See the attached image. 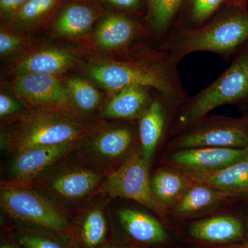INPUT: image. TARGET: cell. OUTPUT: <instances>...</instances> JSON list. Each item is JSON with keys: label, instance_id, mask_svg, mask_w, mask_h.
<instances>
[{"label": "cell", "instance_id": "obj_1", "mask_svg": "<svg viewBox=\"0 0 248 248\" xmlns=\"http://www.w3.org/2000/svg\"><path fill=\"white\" fill-rule=\"evenodd\" d=\"M178 65L169 53L158 48L139 52L125 61L93 65L88 75L115 94L128 86H145L179 104L189 96L183 86Z\"/></svg>", "mask_w": 248, "mask_h": 248}, {"label": "cell", "instance_id": "obj_2", "mask_svg": "<svg viewBox=\"0 0 248 248\" xmlns=\"http://www.w3.org/2000/svg\"><path fill=\"white\" fill-rule=\"evenodd\" d=\"M248 42V10L228 4L200 27L174 26L159 48L177 64L190 54L209 52L231 62Z\"/></svg>", "mask_w": 248, "mask_h": 248}, {"label": "cell", "instance_id": "obj_3", "mask_svg": "<svg viewBox=\"0 0 248 248\" xmlns=\"http://www.w3.org/2000/svg\"><path fill=\"white\" fill-rule=\"evenodd\" d=\"M93 129L80 115L33 109L17 117L1 137V148L14 155L37 147L82 141Z\"/></svg>", "mask_w": 248, "mask_h": 248}, {"label": "cell", "instance_id": "obj_4", "mask_svg": "<svg viewBox=\"0 0 248 248\" xmlns=\"http://www.w3.org/2000/svg\"><path fill=\"white\" fill-rule=\"evenodd\" d=\"M226 105L248 106V42L213 82L176 106L170 136L208 115L217 108Z\"/></svg>", "mask_w": 248, "mask_h": 248}, {"label": "cell", "instance_id": "obj_5", "mask_svg": "<svg viewBox=\"0 0 248 248\" xmlns=\"http://www.w3.org/2000/svg\"><path fill=\"white\" fill-rule=\"evenodd\" d=\"M0 207L10 218L35 229L60 234L71 229L62 207L31 186L1 183Z\"/></svg>", "mask_w": 248, "mask_h": 248}, {"label": "cell", "instance_id": "obj_6", "mask_svg": "<svg viewBox=\"0 0 248 248\" xmlns=\"http://www.w3.org/2000/svg\"><path fill=\"white\" fill-rule=\"evenodd\" d=\"M108 172L84 161L68 164L62 160L30 186L57 203H79L100 192Z\"/></svg>", "mask_w": 248, "mask_h": 248}, {"label": "cell", "instance_id": "obj_7", "mask_svg": "<svg viewBox=\"0 0 248 248\" xmlns=\"http://www.w3.org/2000/svg\"><path fill=\"white\" fill-rule=\"evenodd\" d=\"M170 138V151L205 147L248 148V115L240 118L207 115Z\"/></svg>", "mask_w": 248, "mask_h": 248}, {"label": "cell", "instance_id": "obj_8", "mask_svg": "<svg viewBox=\"0 0 248 248\" xmlns=\"http://www.w3.org/2000/svg\"><path fill=\"white\" fill-rule=\"evenodd\" d=\"M149 167L150 163L143 158L141 151H135L123 163L108 172L100 193L110 198L133 200L161 219H166L168 212L155 200L152 192Z\"/></svg>", "mask_w": 248, "mask_h": 248}, {"label": "cell", "instance_id": "obj_9", "mask_svg": "<svg viewBox=\"0 0 248 248\" xmlns=\"http://www.w3.org/2000/svg\"><path fill=\"white\" fill-rule=\"evenodd\" d=\"M134 141L133 131L128 127H108L92 130L81 141L78 151L88 164L105 170L128 159L135 151H133Z\"/></svg>", "mask_w": 248, "mask_h": 248}, {"label": "cell", "instance_id": "obj_10", "mask_svg": "<svg viewBox=\"0 0 248 248\" xmlns=\"http://www.w3.org/2000/svg\"><path fill=\"white\" fill-rule=\"evenodd\" d=\"M79 141L37 147L13 155L1 183L30 186L54 166L78 151Z\"/></svg>", "mask_w": 248, "mask_h": 248}, {"label": "cell", "instance_id": "obj_11", "mask_svg": "<svg viewBox=\"0 0 248 248\" xmlns=\"http://www.w3.org/2000/svg\"><path fill=\"white\" fill-rule=\"evenodd\" d=\"M12 89L18 98L32 108L78 114L67 86H63L57 76L17 74L12 82Z\"/></svg>", "mask_w": 248, "mask_h": 248}, {"label": "cell", "instance_id": "obj_12", "mask_svg": "<svg viewBox=\"0 0 248 248\" xmlns=\"http://www.w3.org/2000/svg\"><path fill=\"white\" fill-rule=\"evenodd\" d=\"M247 156L248 148L205 147L170 151L166 161L182 172L201 174L216 172Z\"/></svg>", "mask_w": 248, "mask_h": 248}, {"label": "cell", "instance_id": "obj_13", "mask_svg": "<svg viewBox=\"0 0 248 248\" xmlns=\"http://www.w3.org/2000/svg\"><path fill=\"white\" fill-rule=\"evenodd\" d=\"M177 104L156 92L148 109L139 120L140 151L148 163H151L155 151L164 137L168 122H171L173 110Z\"/></svg>", "mask_w": 248, "mask_h": 248}, {"label": "cell", "instance_id": "obj_14", "mask_svg": "<svg viewBox=\"0 0 248 248\" xmlns=\"http://www.w3.org/2000/svg\"><path fill=\"white\" fill-rule=\"evenodd\" d=\"M191 241L210 247L234 244L241 239L242 222L231 215H217L192 222L187 230Z\"/></svg>", "mask_w": 248, "mask_h": 248}, {"label": "cell", "instance_id": "obj_15", "mask_svg": "<svg viewBox=\"0 0 248 248\" xmlns=\"http://www.w3.org/2000/svg\"><path fill=\"white\" fill-rule=\"evenodd\" d=\"M117 217L124 231L136 242L159 245L169 240V235L162 223L145 212L137 209L123 208L119 210Z\"/></svg>", "mask_w": 248, "mask_h": 248}, {"label": "cell", "instance_id": "obj_16", "mask_svg": "<svg viewBox=\"0 0 248 248\" xmlns=\"http://www.w3.org/2000/svg\"><path fill=\"white\" fill-rule=\"evenodd\" d=\"M238 195L195 183L172 208V212L179 218H191L218 208Z\"/></svg>", "mask_w": 248, "mask_h": 248}, {"label": "cell", "instance_id": "obj_17", "mask_svg": "<svg viewBox=\"0 0 248 248\" xmlns=\"http://www.w3.org/2000/svg\"><path fill=\"white\" fill-rule=\"evenodd\" d=\"M151 90L141 86H130L120 90L103 109L101 115L116 120H140L154 98Z\"/></svg>", "mask_w": 248, "mask_h": 248}, {"label": "cell", "instance_id": "obj_18", "mask_svg": "<svg viewBox=\"0 0 248 248\" xmlns=\"http://www.w3.org/2000/svg\"><path fill=\"white\" fill-rule=\"evenodd\" d=\"M78 62L74 54L63 49H42L28 54L16 63L17 74H33L58 76L74 66Z\"/></svg>", "mask_w": 248, "mask_h": 248}, {"label": "cell", "instance_id": "obj_19", "mask_svg": "<svg viewBox=\"0 0 248 248\" xmlns=\"http://www.w3.org/2000/svg\"><path fill=\"white\" fill-rule=\"evenodd\" d=\"M195 182L185 172L174 168H161L151 177L155 200L169 213Z\"/></svg>", "mask_w": 248, "mask_h": 248}, {"label": "cell", "instance_id": "obj_20", "mask_svg": "<svg viewBox=\"0 0 248 248\" xmlns=\"http://www.w3.org/2000/svg\"><path fill=\"white\" fill-rule=\"evenodd\" d=\"M141 26L125 15L108 16L98 26L95 39L98 45L107 50L125 49L138 38Z\"/></svg>", "mask_w": 248, "mask_h": 248}, {"label": "cell", "instance_id": "obj_21", "mask_svg": "<svg viewBox=\"0 0 248 248\" xmlns=\"http://www.w3.org/2000/svg\"><path fill=\"white\" fill-rule=\"evenodd\" d=\"M77 237L84 248H100L108 233V222L102 205L87 207L78 217L76 226Z\"/></svg>", "mask_w": 248, "mask_h": 248}, {"label": "cell", "instance_id": "obj_22", "mask_svg": "<svg viewBox=\"0 0 248 248\" xmlns=\"http://www.w3.org/2000/svg\"><path fill=\"white\" fill-rule=\"evenodd\" d=\"M186 174L195 183L207 184L218 190L232 193H242L248 190V156L216 172Z\"/></svg>", "mask_w": 248, "mask_h": 248}, {"label": "cell", "instance_id": "obj_23", "mask_svg": "<svg viewBox=\"0 0 248 248\" xmlns=\"http://www.w3.org/2000/svg\"><path fill=\"white\" fill-rule=\"evenodd\" d=\"M96 19L94 11L81 4L70 5L63 10L54 26L55 33L62 37L82 35L92 27Z\"/></svg>", "mask_w": 248, "mask_h": 248}, {"label": "cell", "instance_id": "obj_24", "mask_svg": "<svg viewBox=\"0 0 248 248\" xmlns=\"http://www.w3.org/2000/svg\"><path fill=\"white\" fill-rule=\"evenodd\" d=\"M184 2L185 0H147L148 25L161 40V45L175 24Z\"/></svg>", "mask_w": 248, "mask_h": 248}, {"label": "cell", "instance_id": "obj_25", "mask_svg": "<svg viewBox=\"0 0 248 248\" xmlns=\"http://www.w3.org/2000/svg\"><path fill=\"white\" fill-rule=\"evenodd\" d=\"M230 0H185L177 26L187 29L200 27L229 3Z\"/></svg>", "mask_w": 248, "mask_h": 248}, {"label": "cell", "instance_id": "obj_26", "mask_svg": "<svg viewBox=\"0 0 248 248\" xmlns=\"http://www.w3.org/2000/svg\"><path fill=\"white\" fill-rule=\"evenodd\" d=\"M67 89L77 113L95 110L100 102V94L86 80L72 78L66 82Z\"/></svg>", "mask_w": 248, "mask_h": 248}, {"label": "cell", "instance_id": "obj_27", "mask_svg": "<svg viewBox=\"0 0 248 248\" xmlns=\"http://www.w3.org/2000/svg\"><path fill=\"white\" fill-rule=\"evenodd\" d=\"M60 0H29L11 17L13 22L20 27H30L42 22L53 12Z\"/></svg>", "mask_w": 248, "mask_h": 248}, {"label": "cell", "instance_id": "obj_28", "mask_svg": "<svg viewBox=\"0 0 248 248\" xmlns=\"http://www.w3.org/2000/svg\"><path fill=\"white\" fill-rule=\"evenodd\" d=\"M56 232L35 228H25L15 231L16 242L24 248H71Z\"/></svg>", "mask_w": 248, "mask_h": 248}, {"label": "cell", "instance_id": "obj_29", "mask_svg": "<svg viewBox=\"0 0 248 248\" xmlns=\"http://www.w3.org/2000/svg\"><path fill=\"white\" fill-rule=\"evenodd\" d=\"M23 45L22 39L11 32L1 30L0 32V54L6 56L14 53Z\"/></svg>", "mask_w": 248, "mask_h": 248}, {"label": "cell", "instance_id": "obj_30", "mask_svg": "<svg viewBox=\"0 0 248 248\" xmlns=\"http://www.w3.org/2000/svg\"><path fill=\"white\" fill-rule=\"evenodd\" d=\"M20 109L19 104L10 96L1 93L0 94V117H9L17 112Z\"/></svg>", "mask_w": 248, "mask_h": 248}, {"label": "cell", "instance_id": "obj_31", "mask_svg": "<svg viewBox=\"0 0 248 248\" xmlns=\"http://www.w3.org/2000/svg\"><path fill=\"white\" fill-rule=\"evenodd\" d=\"M29 1V0H0L1 17H12Z\"/></svg>", "mask_w": 248, "mask_h": 248}, {"label": "cell", "instance_id": "obj_32", "mask_svg": "<svg viewBox=\"0 0 248 248\" xmlns=\"http://www.w3.org/2000/svg\"><path fill=\"white\" fill-rule=\"evenodd\" d=\"M119 8L125 9H138L140 5V0H104Z\"/></svg>", "mask_w": 248, "mask_h": 248}, {"label": "cell", "instance_id": "obj_33", "mask_svg": "<svg viewBox=\"0 0 248 248\" xmlns=\"http://www.w3.org/2000/svg\"><path fill=\"white\" fill-rule=\"evenodd\" d=\"M228 4L236 5L244 9H248V0H230Z\"/></svg>", "mask_w": 248, "mask_h": 248}, {"label": "cell", "instance_id": "obj_34", "mask_svg": "<svg viewBox=\"0 0 248 248\" xmlns=\"http://www.w3.org/2000/svg\"><path fill=\"white\" fill-rule=\"evenodd\" d=\"M212 248H248V243L246 244H234L226 245V246H216Z\"/></svg>", "mask_w": 248, "mask_h": 248}, {"label": "cell", "instance_id": "obj_35", "mask_svg": "<svg viewBox=\"0 0 248 248\" xmlns=\"http://www.w3.org/2000/svg\"><path fill=\"white\" fill-rule=\"evenodd\" d=\"M0 248H24L18 243H11L9 241H3L1 243Z\"/></svg>", "mask_w": 248, "mask_h": 248}, {"label": "cell", "instance_id": "obj_36", "mask_svg": "<svg viewBox=\"0 0 248 248\" xmlns=\"http://www.w3.org/2000/svg\"><path fill=\"white\" fill-rule=\"evenodd\" d=\"M107 248H135L130 247V246H111V247H108Z\"/></svg>", "mask_w": 248, "mask_h": 248}]
</instances>
